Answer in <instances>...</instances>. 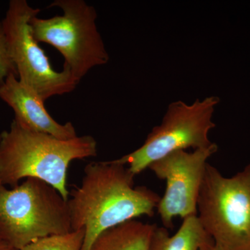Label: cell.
Here are the masks:
<instances>
[{
    "label": "cell",
    "mask_w": 250,
    "mask_h": 250,
    "mask_svg": "<svg viewBox=\"0 0 250 250\" xmlns=\"http://www.w3.org/2000/svg\"><path fill=\"white\" fill-rule=\"evenodd\" d=\"M217 97H208L188 105L183 102L171 103L162 123L154 126L141 147L134 152L111 161L115 164L129 166L128 170L136 177L148 168L154 161L170 153L194 150L210 146V130L215 127L212 121Z\"/></svg>",
    "instance_id": "6"
},
{
    "label": "cell",
    "mask_w": 250,
    "mask_h": 250,
    "mask_svg": "<svg viewBox=\"0 0 250 250\" xmlns=\"http://www.w3.org/2000/svg\"><path fill=\"white\" fill-rule=\"evenodd\" d=\"M197 217L223 250H250V164L231 177L207 164Z\"/></svg>",
    "instance_id": "4"
},
{
    "label": "cell",
    "mask_w": 250,
    "mask_h": 250,
    "mask_svg": "<svg viewBox=\"0 0 250 250\" xmlns=\"http://www.w3.org/2000/svg\"><path fill=\"white\" fill-rule=\"evenodd\" d=\"M183 223L173 236L167 229L156 225L149 250H200L211 238L202 226L197 215L183 219Z\"/></svg>",
    "instance_id": "11"
},
{
    "label": "cell",
    "mask_w": 250,
    "mask_h": 250,
    "mask_svg": "<svg viewBox=\"0 0 250 250\" xmlns=\"http://www.w3.org/2000/svg\"><path fill=\"white\" fill-rule=\"evenodd\" d=\"M40 12L26 0H11L1 23L20 82L45 102L55 95L71 93L79 83L66 68L62 72L52 68L31 34L29 21Z\"/></svg>",
    "instance_id": "7"
},
{
    "label": "cell",
    "mask_w": 250,
    "mask_h": 250,
    "mask_svg": "<svg viewBox=\"0 0 250 250\" xmlns=\"http://www.w3.org/2000/svg\"><path fill=\"white\" fill-rule=\"evenodd\" d=\"M0 99L14 110L15 121L26 129L52 135L59 139L77 136L73 125L57 123L46 110L45 102L23 85L17 75H10L0 85Z\"/></svg>",
    "instance_id": "9"
},
{
    "label": "cell",
    "mask_w": 250,
    "mask_h": 250,
    "mask_svg": "<svg viewBox=\"0 0 250 250\" xmlns=\"http://www.w3.org/2000/svg\"><path fill=\"white\" fill-rule=\"evenodd\" d=\"M0 250H18L0 238Z\"/></svg>",
    "instance_id": "15"
},
{
    "label": "cell",
    "mask_w": 250,
    "mask_h": 250,
    "mask_svg": "<svg viewBox=\"0 0 250 250\" xmlns=\"http://www.w3.org/2000/svg\"><path fill=\"white\" fill-rule=\"evenodd\" d=\"M62 9V16L29 21L37 42L53 46L63 57L64 68L80 83L93 67L106 65L109 56L97 27L96 10L84 0H56L48 7Z\"/></svg>",
    "instance_id": "5"
},
{
    "label": "cell",
    "mask_w": 250,
    "mask_h": 250,
    "mask_svg": "<svg viewBox=\"0 0 250 250\" xmlns=\"http://www.w3.org/2000/svg\"><path fill=\"white\" fill-rule=\"evenodd\" d=\"M200 250H223L221 248H219L218 246L213 243V241L208 242V243H206L205 246L202 247Z\"/></svg>",
    "instance_id": "14"
},
{
    "label": "cell",
    "mask_w": 250,
    "mask_h": 250,
    "mask_svg": "<svg viewBox=\"0 0 250 250\" xmlns=\"http://www.w3.org/2000/svg\"><path fill=\"white\" fill-rule=\"evenodd\" d=\"M85 229L72 230L63 234L52 235L40 238L21 250H82Z\"/></svg>",
    "instance_id": "12"
},
{
    "label": "cell",
    "mask_w": 250,
    "mask_h": 250,
    "mask_svg": "<svg viewBox=\"0 0 250 250\" xmlns=\"http://www.w3.org/2000/svg\"><path fill=\"white\" fill-rule=\"evenodd\" d=\"M156 227L135 219L125 222L99 235L90 250H149Z\"/></svg>",
    "instance_id": "10"
},
{
    "label": "cell",
    "mask_w": 250,
    "mask_h": 250,
    "mask_svg": "<svg viewBox=\"0 0 250 250\" xmlns=\"http://www.w3.org/2000/svg\"><path fill=\"white\" fill-rule=\"evenodd\" d=\"M97 152V141L89 135L59 139L26 129L14 120L0 134V183L14 188L22 179H39L67 201L69 165L77 159L96 156Z\"/></svg>",
    "instance_id": "2"
},
{
    "label": "cell",
    "mask_w": 250,
    "mask_h": 250,
    "mask_svg": "<svg viewBox=\"0 0 250 250\" xmlns=\"http://www.w3.org/2000/svg\"><path fill=\"white\" fill-rule=\"evenodd\" d=\"M71 231L67 201L52 186L32 177L11 190L0 183V238L15 249Z\"/></svg>",
    "instance_id": "3"
},
{
    "label": "cell",
    "mask_w": 250,
    "mask_h": 250,
    "mask_svg": "<svg viewBox=\"0 0 250 250\" xmlns=\"http://www.w3.org/2000/svg\"><path fill=\"white\" fill-rule=\"evenodd\" d=\"M134 177L125 166L111 161L85 166L81 185L67 200L72 230L85 229L82 250H90L108 229L154 215L161 197L147 187H135Z\"/></svg>",
    "instance_id": "1"
},
{
    "label": "cell",
    "mask_w": 250,
    "mask_h": 250,
    "mask_svg": "<svg viewBox=\"0 0 250 250\" xmlns=\"http://www.w3.org/2000/svg\"><path fill=\"white\" fill-rule=\"evenodd\" d=\"M218 149V146L213 143L192 152L176 151L148 167L158 178L166 182L165 193L157 207L164 228H173L176 217L184 219L197 215V202L207 161Z\"/></svg>",
    "instance_id": "8"
},
{
    "label": "cell",
    "mask_w": 250,
    "mask_h": 250,
    "mask_svg": "<svg viewBox=\"0 0 250 250\" xmlns=\"http://www.w3.org/2000/svg\"><path fill=\"white\" fill-rule=\"evenodd\" d=\"M11 75L18 76L17 70L10 56L2 25L0 22V85Z\"/></svg>",
    "instance_id": "13"
}]
</instances>
